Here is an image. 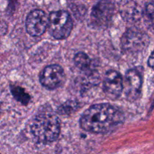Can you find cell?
Listing matches in <instances>:
<instances>
[{
  "mask_svg": "<svg viewBox=\"0 0 154 154\" xmlns=\"http://www.w3.org/2000/svg\"><path fill=\"white\" fill-rule=\"evenodd\" d=\"M122 113L110 104H97L88 108L80 118V126L93 133H104L112 130L123 121Z\"/></svg>",
  "mask_w": 154,
  "mask_h": 154,
  "instance_id": "6da1fadb",
  "label": "cell"
},
{
  "mask_svg": "<svg viewBox=\"0 0 154 154\" xmlns=\"http://www.w3.org/2000/svg\"><path fill=\"white\" fill-rule=\"evenodd\" d=\"M60 131L58 117L48 111L37 114L31 126L32 134L38 141L42 143L56 141L60 135Z\"/></svg>",
  "mask_w": 154,
  "mask_h": 154,
  "instance_id": "7a4b0ae2",
  "label": "cell"
},
{
  "mask_svg": "<svg viewBox=\"0 0 154 154\" xmlns=\"http://www.w3.org/2000/svg\"><path fill=\"white\" fill-rule=\"evenodd\" d=\"M48 28L50 34L55 38H66L72 31V18L69 14L65 11L51 12L48 17Z\"/></svg>",
  "mask_w": 154,
  "mask_h": 154,
  "instance_id": "3957f363",
  "label": "cell"
},
{
  "mask_svg": "<svg viewBox=\"0 0 154 154\" xmlns=\"http://www.w3.org/2000/svg\"><path fill=\"white\" fill-rule=\"evenodd\" d=\"M149 43V38L144 32L137 28H130L122 38V48L128 54H136L143 51Z\"/></svg>",
  "mask_w": 154,
  "mask_h": 154,
  "instance_id": "277c9868",
  "label": "cell"
},
{
  "mask_svg": "<svg viewBox=\"0 0 154 154\" xmlns=\"http://www.w3.org/2000/svg\"><path fill=\"white\" fill-rule=\"evenodd\" d=\"M48 25V17L42 10L36 9L30 12L26 20V29L30 35L41 36Z\"/></svg>",
  "mask_w": 154,
  "mask_h": 154,
  "instance_id": "5b68a950",
  "label": "cell"
},
{
  "mask_svg": "<svg viewBox=\"0 0 154 154\" xmlns=\"http://www.w3.org/2000/svg\"><path fill=\"white\" fill-rule=\"evenodd\" d=\"M115 6L112 2H99L93 7L91 14V22L95 26H105L114 14Z\"/></svg>",
  "mask_w": 154,
  "mask_h": 154,
  "instance_id": "8992f818",
  "label": "cell"
},
{
  "mask_svg": "<svg viewBox=\"0 0 154 154\" xmlns=\"http://www.w3.org/2000/svg\"><path fill=\"white\" fill-rule=\"evenodd\" d=\"M65 79L63 69L58 65L46 66L40 75V83L46 88L54 90L60 87Z\"/></svg>",
  "mask_w": 154,
  "mask_h": 154,
  "instance_id": "52a82bcc",
  "label": "cell"
},
{
  "mask_svg": "<svg viewBox=\"0 0 154 154\" xmlns=\"http://www.w3.org/2000/svg\"><path fill=\"white\" fill-rule=\"evenodd\" d=\"M142 77L137 69H130L125 74L123 81V90H125L126 99L130 102L135 101L139 97L141 91Z\"/></svg>",
  "mask_w": 154,
  "mask_h": 154,
  "instance_id": "ba28073f",
  "label": "cell"
},
{
  "mask_svg": "<svg viewBox=\"0 0 154 154\" xmlns=\"http://www.w3.org/2000/svg\"><path fill=\"white\" fill-rule=\"evenodd\" d=\"M103 88L106 96L110 99L119 97L123 91V79L120 74L116 71H108L104 76Z\"/></svg>",
  "mask_w": 154,
  "mask_h": 154,
  "instance_id": "9c48e42d",
  "label": "cell"
},
{
  "mask_svg": "<svg viewBox=\"0 0 154 154\" xmlns=\"http://www.w3.org/2000/svg\"><path fill=\"white\" fill-rule=\"evenodd\" d=\"M122 15L126 20L134 21L139 19L141 14H143V11H141V9L139 7L137 3L134 2H125V5L122 8Z\"/></svg>",
  "mask_w": 154,
  "mask_h": 154,
  "instance_id": "30bf717a",
  "label": "cell"
},
{
  "mask_svg": "<svg viewBox=\"0 0 154 154\" xmlns=\"http://www.w3.org/2000/svg\"><path fill=\"white\" fill-rule=\"evenodd\" d=\"M143 15L146 26L154 33V2H148L146 5Z\"/></svg>",
  "mask_w": 154,
  "mask_h": 154,
  "instance_id": "8fae6325",
  "label": "cell"
},
{
  "mask_svg": "<svg viewBox=\"0 0 154 154\" xmlns=\"http://www.w3.org/2000/svg\"><path fill=\"white\" fill-rule=\"evenodd\" d=\"M74 63L75 65L82 71H88L91 67V60L87 54L82 52H79L75 54L74 57Z\"/></svg>",
  "mask_w": 154,
  "mask_h": 154,
  "instance_id": "7c38bea8",
  "label": "cell"
},
{
  "mask_svg": "<svg viewBox=\"0 0 154 154\" xmlns=\"http://www.w3.org/2000/svg\"><path fill=\"white\" fill-rule=\"evenodd\" d=\"M11 91L12 95L15 99L22 103L23 105H27L29 103L30 100V97L29 94H27L25 90L21 87L18 86H11Z\"/></svg>",
  "mask_w": 154,
  "mask_h": 154,
  "instance_id": "4fadbf2b",
  "label": "cell"
},
{
  "mask_svg": "<svg viewBox=\"0 0 154 154\" xmlns=\"http://www.w3.org/2000/svg\"><path fill=\"white\" fill-rule=\"evenodd\" d=\"M78 108V102L74 101H69V102H65L58 108V112L61 114H71Z\"/></svg>",
  "mask_w": 154,
  "mask_h": 154,
  "instance_id": "5bb4252c",
  "label": "cell"
},
{
  "mask_svg": "<svg viewBox=\"0 0 154 154\" xmlns=\"http://www.w3.org/2000/svg\"><path fill=\"white\" fill-rule=\"evenodd\" d=\"M148 66L154 70V50L151 53L149 59H148Z\"/></svg>",
  "mask_w": 154,
  "mask_h": 154,
  "instance_id": "9a60e30c",
  "label": "cell"
}]
</instances>
